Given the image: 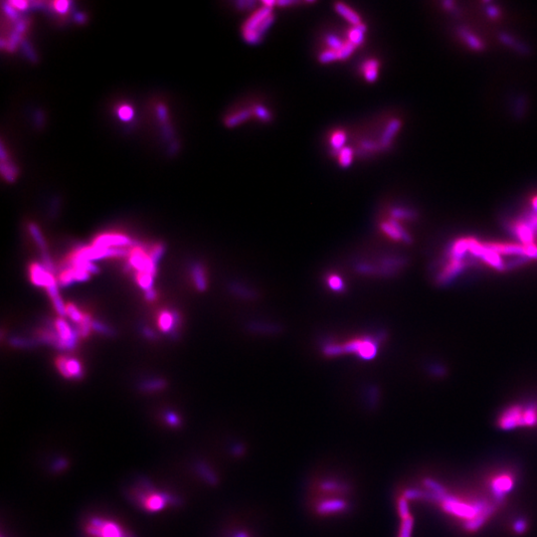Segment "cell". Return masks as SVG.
<instances>
[{
    "label": "cell",
    "mask_w": 537,
    "mask_h": 537,
    "mask_svg": "<svg viewBox=\"0 0 537 537\" xmlns=\"http://www.w3.org/2000/svg\"><path fill=\"white\" fill-rule=\"evenodd\" d=\"M523 412L524 410L518 406L508 408L500 418V427L503 430H511L517 427L525 426Z\"/></svg>",
    "instance_id": "cell-8"
},
{
    "label": "cell",
    "mask_w": 537,
    "mask_h": 537,
    "mask_svg": "<svg viewBox=\"0 0 537 537\" xmlns=\"http://www.w3.org/2000/svg\"><path fill=\"white\" fill-rule=\"evenodd\" d=\"M495 510V507L492 505L490 506L487 510H485L484 512L482 513H480V515H478L477 517H475L474 518L470 519L465 522L464 524V527L468 529L469 531H476L478 530L485 521L486 519L490 517V515L494 512Z\"/></svg>",
    "instance_id": "cell-20"
},
{
    "label": "cell",
    "mask_w": 537,
    "mask_h": 537,
    "mask_svg": "<svg viewBox=\"0 0 537 537\" xmlns=\"http://www.w3.org/2000/svg\"><path fill=\"white\" fill-rule=\"evenodd\" d=\"M413 524H414V519H413L412 517H410L406 519H403L402 525H401V528H400L399 537H411Z\"/></svg>",
    "instance_id": "cell-37"
},
{
    "label": "cell",
    "mask_w": 537,
    "mask_h": 537,
    "mask_svg": "<svg viewBox=\"0 0 537 537\" xmlns=\"http://www.w3.org/2000/svg\"><path fill=\"white\" fill-rule=\"evenodd\" d=\"M296 3V1H292V0H279V1H277V5L278 6H281V7H285V6H289V5H293Z\"/></svg>",
    "instance_id": "cell-52"
},
{
    "label": "cell",
    "mask_w": 537,
    "mask_h": 537,
    "mask_svg": "<svg viewBox=\"0 0 537 537\" xmlns=\"http://www.w3.org/2000/svg\"><path fill=\"white\" fill-rule=\"evenodd\" d=\"M178 322V315L177 314L169 313L167 311L161 312L158 317V324L159 328L162 332L165 333H171Z\"/></svg>",
    "instance_id": "cell-17"
},
{
    "label": "cell",
    "mask_w": 537,
    "mask_h": 537,
    "mask_svg": "<svg viewBox=\"0 0 537 537\" xmlns=\"http://www.w3.org/2000/svg\"><path fill=\"white\" fill-rule=\"evenodd\" d=\"M443 508L445 511L451 513V515L457 516L459 518H463L468 520L474 518L480 513L484 512L487 510L490 506L484 501H476L474 503H465L463 501L458 500L457 499L450 497L447 495V497L443 500L442 501Z\"/></svg>",
    "instance_id": "cell-2"
},
{
    "label": "cell",
    "mask_w": 537,
    "mask_h": 537,
    "mask_svg": "<svg viewBox=\"0 0 537 537\" xmlns=\"http://www.w3.org/2000/svg\"><path fill=\"white\" fill-rule=\"evenodd\" d=\"M380 340L374 337H364L358 338L352 341H348L343 345L337 343H329L323 347V352L326 355H338L343 352H352L355 353L359 358L369 359L374 357L377 349L378 342Z\"/></svg>",
    "instance_id": "cell-1"
},
{
    "label": "cell",
    "mask_w": 537,
    "mask_h": 537,
    "mask_svg": "<svg viewBox=\"0 0 537 537\" xmlns=\"http://www.w3.org/2000/svg\"><path fill=\"white\" fill-rule=\"evenodd\" d=\"M55 330L59 338L58 348L72 350L76 347L80 335L78 330H73L69 323L61 317L55 320Z\"/></svg>",
    "instance_id": "cell-4"
},
{
    "label": "cell",
    "mask_w": 537,
    "mask_h": 537,
    "mask_svg": "<svg viewBox=\"0 0 537 537\" xmlns=\"http://www.w3.org/2000/svg\"><path fill=\"white\" fill-rule=\"evenodd\" d=\"M155 297H156V293H155L152 289L149 290V291H148V292L146 293V298H147L148 300L152 301V300L155 299Z\"/></svg>",
    "instance_id": "cell-54"
},
{
    "label": "cell",
    "mask_w": 537,
    "mask_h": 537,
    "mask_svg": "<svg viewBox=\"0 0 537 537\" xmlns=\"http://www.w3.org/2000/svg\"><path fill=\"white\" fill-rule=\"evenodd\" d=\"M401 127H402V123L399 119H393L388 123L379 142L381 148L387 149L390 148L394 137L396 136L397 133H398Z\"/></svg>",
    "instance_id": "cell-12"
},
{
    "label": "cell",
    "mask_w": 537,
    "mask_h": 537,
    "mask_svg": "<svg viewBox=\"0 0 537 537\" xmlns=\"http://www.w3.org/2000/svg\"><path fill=\"white\" fill-rule=\"evenodd\" d=\"M326 44H328V46H329L331 50L339 51L343 47L344 42L340 38H338L336 35L329 34L328 36H326Z\"/></svg>",
    "instance_id": "cell-31"
},
{
    "label": "cell",
    "mask_w": 537,
    "mask_h": 537,
    "mask_svg": "<svg viewBox=\"0 0 537 537\" xmlns=\"http://www.w3.org/2000/svg\"><path fill=\"white\" fill-rule=\"evenodd\" d=\"M165 382L162 380H151L148 381L143 385V388L146 390H155V389H161L165 387Z\"/></svg>",
    "instance_id": "cell-46"
},
{
    "label": "cell",
    "mask_w": 537,
    "mask_h": 537,
    "mask_svg": "<svg viewBox=\"0 0 537 537\" xmlns=\"http://www.w3.org/2000/svg\"><path fill=\"white\" fill-rule=\"evenodd\" d=\"M379 67L380 63L376 59H369L362 64L361 71L365 80L368 83H374L377 80L379 74Z\"/></svg>",
    "instance_id": "cell-16"
},
{
    "label": "cell",
    "mask_w": 537,
    "mask_h": 537,
    "mask_svg": "<svg viewBox=\"0 0 537 537\" xmlns=\"http://www.w3.org/2000/svg\"><path fill=\"white\" fill-rule=\"evenodd\" d=\"M253 111H254V115H256L257 118L260 119L262 122L269 123L273 120V115H272L271 111L267 108H265L264 106L256 105L253 108Z\"/></svg>",
    "instance_id": "cell-28"
},
{
    "label": "cell",
    "mask_w": 537,
    "mask_h": 537,
    "mask_svg": "<svg viewBox=\"0 0 537 537\" xmlns=\"http://www.w3.org/2000/svg\"><path fill=\"white\" fill-rule=\"evenodd\" d=\"M262 5L273 9L277 5V1H275V0H264V1H262Z\"/></svg>",
    "instance_id": "cell-53"
},
{
    "label": "cell",
    "mask_w": 537,
    "mask_h": 537,
    "mask_svg": "<svg viewBox=\"0 0 537 537\" xmlns=\"http://www.w3.org/2000/svg\"><path fill=\"white\" fill-rule=\"evenodd\" d=\"M326 285L333 292H341L344 289L343 279L336 275H331L326 278Z\"/></svg>",
    "instance_id": "cell-30"
},
{
    "label": "cell",
    "mask_w": 537,
    "mask_h": 537,
    "mask_svg": "<svg viewBox=\"0 0 537 537\" xmlns=\"http://www.w3.org/2000/svg\"><path fill=\"white\" fill-rule=\"evenodd\" d=\"M29 231L31 233L32 237L34 238L35 242L37 243V245L41 248V249H45L46 248V243H45V240L41 234L40 230L38 229V227L35 225V224H30L29 225Z\"/></svg>",
    "instance_id": "cell-36"
},
{
    "label": "cell",
    "mask_w": 537,
    "mask_h": 537,
    "mask_svg": "<svg viewBox=\"0 0 537 537\" xmlns=\"http://www.w3.org/2000/svg\"><path fill=\"white\" fill-rule=\"evenodd\" d=\"M334 9L342 18H344L352 26H357V25H360L361 23H363L360 15L356 11H354L352 7H349L347 4L343 2H335Z\"/></svg>",
    "instance_id": "cell-13"
},
{
    "label": "cell",
    "mask_w": 537,
    "mask_h": 537,
    "mask_svg": "<svg viewBox=\"0 0 537 537\" xmlns=\"http://www.w3.org/2000/svg\"><path fill=\"white\" fill-rule=\"evenodd\" d=\"M192 276H193V281L197 290L201 292L205 291L207 287V281H206L205 271L201 265L196 264L192 267Z\"/></svg>",
    "instance_id": "cell-21"
},
{
    "label": "cell",
    "mask_w": 537,
    "mask_h": 537,
    "mask_svg": "<svg viewBox=\"0 0 537 537\" xmlns=\"http://www.w3.org/2000/svg\"><path fill=\"white\" fill-rule=\"evenodd\" d=\"M11 343L15 346H18V347H28V346L32 345L31 341H28V340H25V339H20V338L11 339Z\"/></svg>",
    "instance_id": "cell-48"
},
{
    "label": "cell",
    "mask_w": 537,
    "mask_h": 537,
    "mask_svg": "<svg viewBox=\"0 0 537 537\" xmlns=\"http://www.w3.org/2000/svg\"><path fill=\"white\" fill-rule=\"evenodd\" d=\"M257 6V2L255 0H239L236 2L237 9L241 11H250L254 10Z\"/></svg>",
    "instance_id": "cell-41"
},
{
    "label": "cell",
    "mask_w": 537,
    "mask_h": 537,
    "mask_svg": "<svg viewBox=\"0 0 537 537\" xmlns=\"http://www.w3.org/2000/svg\"><path fill=\"white\" fill-rule=\"evenodd\" d=\"M513 486V481L508 476H501L494 480L493 481V493L495 497L499 500H501L505 495H507Z\"/></svg>",
    "instance_id": "cell-15"
},
{
    "label": "cell",
    "mask_w": 537,
    "mask_h": 537,
    "mask_svg": "<svg viewBox=\"0 0 537 537\" xmlns=\"http://www.w3.org/2000/svg\"><path fill=\"white\" fill-rule=\"evenodd\" d=\"M66 366L69 373V378H80L83 375V370L80 362L74 358H66Z\"/></svg>",
    "instance_id": "cell-23"
},
{
    "label": "cell",
    "mask_w": 537,
    "mask_h": 537,
    "mask_svg": "<svg viewBox=\"0 0 537 537\" xmlns=\"http://www.w3.org/2000/svg\"><path fill=\"white\" fill-rule=\"evenodd\" d=\"M513 528H515L516 532L518 533H523L526 529V522L522 519H518V521L515 522V524H513Z\"/></svg>",
    "instance_id": "cell-49"
},
{
    "label": "cell",
    "mask_w": 537,
    "mask_h": 537,
    "mask_svg": "<svg viewBox=\"0 0 537 537\" xmlns=\"http://www.w3.org/2000/svg\"><path fill=\"white\" fill-rule=\"evenodd\" d=\"M92 329H94L95 331H97L98 333H103V334H107V335H111L112 334V331L109 328V326L103 324L100 321H93Z\"/></svg>",
    "instance_id": "cell-45"
},
{
    "label": "cell",
    "mask_w": 537,
    "mask_h": 537,
    "mask_svg": "<svg viewBox=\"0 0 537 537\" xmlns=\"http://www.w3.org/2000/svg\"><path fill=\"white\" fill-rule=\"evenodd\" d=\"M233 537H249V535L244 531H239V532H236Z\"/></svg>",
    "instance_id": "cell-56"
},
{
    "label": "cell",
    "mask_w": 537,
    "mask_h": 537,
    "mask_svg": "<svg viewBox=\"0 0 537 537\" xmlns=\"http://www.w3.org/2000/svg\"><path fill=\"white\" fill-rule=\"evenodd\" d=\"M53 300V305H54V308L56 310V312L61 315V316H64V315H67V307H65L64 302L61 298V296H57L55 298L52 299Z\"/></svg>",
    "instance_id": "cell-44"
},
{
    "label": "cell",
    "mask_w": 537,
    "mask_h": 537,
    "mask_svg": "<svg viewBox=\"0 0 537 537\" xmlns=\"http://www.w3.org/2000/svg\"><path fill=\"white\" fill-rule=\"evenodd\" d=\"M59 282L62 287H68L71 284H73L74 282H76L74 269L72 267H69L68 269L64 270L59 277Z\"/></svg>",
    "instance_id": "cell-27"
},
{
    "label": "cell",
    "mask_w": 537,
    "mask_h": 537,
    "mask_svg": "<svg viewBox=\"0 0 537 537\" xmlns=\"http://www.w3.org/2000/svg\"><path fill=\"white\" fill-rule=\"evenodd\" d=\"M398 512L399 516L402 519H406L410 518V511H409V505H408V500L405 498H401L398 501Z\"/></svg>",
    "instance_id": "cell-40"
},
{
    "label": "cell",
    "mask_w": 537,
    "mask_h": 537,
    "mask_svg": "<svg viewBox=\"0 0 537 537\" xmlns=\"http://www.w3.org/2000/svg\"><path fill=\"white\" fill-rule=\"evenodd\" d=\"M318 61L321 64H330V63H333L334 61H338L337 52L333 51V50H331V49L325 50V51H323L319 54Z\"/></svg>",
    "instance_id": "cell-32"
},
{
    "label": "cell",
    "mask_w": 537,
    "mask_h": 537,
    "mask_svg": "<svg viewBox=\"0 0 537 537\" xmlns=\"http://www.w3.org/2000/svg\"><path fill=\"white\" fill-rule=\"evenodd\" d=\"M119 114H120V116L122 119L129 120L130 118V115H131V110L128 107H123V108L120 109Z\"/></svg>",
    "instance_id": "cell-51"
},
{
    "label": "cell",
    "mask_w": 537,
    "mask_h": 537,
    "mask_svg": "<svg viewBox=\"0 0 537 537\" xmlns=\"http://www.w3.org/2000/svg\"><path fill=\"white\" fill-rule=\"evenodd\" d=\"M163 253H165V247H163V245H156L150 251V253H149L150 259L152 260V262L155 265H157V263L159 262V259L161 258V256L163 255Z\"/></svg>",
    "instance_id": "cell-42"
},
{
    "label": "cell",
    "mask_w": 537,
    "mask_h": 537,
    "mask_svg": "<svg viewBox=\"0 0 537 537\" xmlns=\"http://www.w3.org/2000/svg\"><path fill=\"white\" fill-rule=\"evenodd\" d=\"M144 334H146V335H147L148 337H149V338H152V337L154 336V335H153V333H152L150 330H148V329H145V330H144Z\"/></svg>",
    "instance_id": "cell-55"
},
{
    "label": "cell",
    "mask_w": 537,
    "mask_h": 537,
    "mask_svg": "<svg viewBox=\"0 0 537 537\" xmlns=\"http://www.w3.org/2000/svg\"><path fill=\"white\" fill-rule=\"evenodd\" d=\"M356 48H357L356 46L353 45L352 42H349L348 40L345 41L343 47L339 51H336L337 56H338V61H344V60L348 59L350 56H352L354 53Z\"/></svg>",
    "instance_id": "cell-29"
},
{
    "label": "cell",
    "mask_w": 537,
    "mask_h": 537,
    "mask_svg": "<svg viewBox=\"0 0 537 537\" xmlns=\"http://www.w3.org/2000/svg\"><path fill=\"white\" fill-rule=\"evenodd\" d=\"M86 533L89 537H131L121 524L101 518L89 520Z\"/></svg>",
    "instance_id": "cell-3"
},
{
    "label": "cell",
    "mask_w": 537,
    "mask_h": 537,
    "mask_svg": "<svg viewBox=\"0 0 537 537\" xmlns=\"http://www.w3.org/2000/svg\"><path fill=\"white\" fill-rule=\"evenodd\" d=\"M461 32H462V35H463L464 41L468 43L471 46V47H473L475 49L482 48V43L477 37H475L474 35H472L471 33H469L468 31H465L463 29H462Z\"/></svg>",
    "instance_id": "cell-34"
},
{
    "label": "cell",
    "mask_w": 537,
    "mask_h": 537,
    "mask_svg": "<svg viewBox=\"0 0 537 537\" xmlns=\"http://www.w3.org/2000/svg\"><path fill=\"white\" fill-rule=\"evenodd\" d=\"M253 115H254L253 109L242 110V111H240L236 113H233V114H230L229 116H227L226 120H225V125L228 128H234V127H237V126L243 124L244 122L250 120Z\"/></svg>",
    "instance_id": "cell-18"
},
{
    "label": "cell",
    "mask_w": 537,
    "mask_h": 537,
    "mask_svg": "<svg viewBox=\"0 0 537 537\" xmlns=\"http://www.w3.org/2000/svg\"><path fill=\"white\" fill-rule=\"evenodd\" d=\"M130 267L136 270L137 273H148L153 276L156 274V265L150 259L149 254H147L139 246L134 247L130 253Z\"/></svg>",
    "instance_id": "cell-5"
},
{
    "label": "cell",
    "mask_w": 537,
    "mask_h": 537,
    "mask_svg": "<svg viewBox=\"0 0 537 537\" xmlns=\"http://www.w3.org/2000/svg\"><path fill=\"white\" fill-rule=\"evenodd\" d=\"M130 244V239L124 235L104 234L95 239L93 246L99 248H125Z\"/></svg>",
    "instance_id": "cell-9"
},
{
    "label": "cell",
    "mask_w": 537,
    "mask_h": 537,
    "mask_svg": "<svg viewBox=\"0 0 537 537\" xmlns=\"http://www.w3.org/2000/svg\"><path fill=\"white\" fill-rule=\"evenodd\" d=\"M42 259H43V263H44V267L45 269L53 273L54 270H55V267H54V264L52 263L50 257L46 254V253H43V256H42Z\"/></svg>",
    "instance_id": "cell-47"
},
{
    "label": "cell",
    "mask_w": 537,
    "mask_h": 537,
    "mask_svg": "<svg viewBox=\"0 0 537 537\" xmlns=\"http://www.w3.org/2000/svg\"><path fill=\"white\" fill-rule=\"evenodd\" d=\"M348 508V504L341 500H330L321 501L317 505V511L320 515H333L343 512Z\"/></svg>",
    "instance_id": "cell-14"
},
{
    "label": "cell",
    "mask_w": 537,
    "mask_h": 537,
    "mask_svg": "<svg viewBox=\"0 0 537 537\" xmlns=\"http://www.w3.org/2000/svg\"><path fill=\"white\" fill-rule=\"evenodd\" d=\"M390 215H391V218L395 220H400V219L410 220V219H414L415 217V213L412 211V210H409L406 208H400V207L391 209Z\"/></svg>",
    "instance_id": "cell-25"
},
{
    "label": "cell",
    "mask_w": 537,
    "mask_h": 537,
    "mask_svg": "<svg viewBox=\"0 0 537 537\" xmlns=\"http://www.w3.org/2000/svg\"><path fill=\"white\" fill-rule=\"evenodd\" d=\"M92 323H93V321L91 320V317L89 315H85L83 320L80 323V328L78 329L79 333H80L81 336L86 337L89 334L90 330L92 329Z\"/></svg>",
    "instance_id": "cell-39"
},
{
    "label": "cell",
    "mask_w": 537,
    "mask_h": 537,
    "mask_svg": "<svg viewBox=\"0 0 537 537\" xmlns=\"http://www.w3.org/2000/svg\"><path fill=\"white\" fill-rule=\"evenodd\" d=\"M525 426H534L537 424V412L534 408H527L523 412Z\"/></svg>",
    "instance_id": "cell-35"
},
{
    "label": "cell",
    "mask_w": 537,
    "mask_h": 537,
    "mask_svg": "<svg viewBox=\"0 0 537 537\" xmlns=\"http://www.w3.org/2000/svg\"><path fill=\"white\" fill-rule=\"evenodd\" d=\"M137 500L143 508L149 511H157L168 505L169 499L167 496L154 490H145L138 494Z\"/></svg>",
    "instance_id": "cell-6"
},
{
    "label": "cell",
    "mask_w": 537,
    "mask_h": 537,
    "mask_svg": "<svg viewBox=\"0 0 537 537\" xmlns=\"http://www.w3.org/2000/svg\"><path fill=\"white\" fill-rule=\"evenodd\" d=\"M532 207L534 208V210H537V196H535L532 200Z\"/></svg>",
    "instance_id": "cell-57"
},
{
    "label": "cell",
    "mask_w": 537,
    "mask_h": 537,
    "mask_svg": "<svg viewBox=\"0 0 537 537\" xmlns=\"http://www.w3.org/2000/svg\"><path fill=\"white\" fill-rule=\"evenodd\" d=\"M275 20H276V16L273 13L256 30H254L252 32H248V33H242V37H243L244 41L247 44H250V45L259 44L262 41V39H263L264 35L266 34V32L273 26V24L275 23Z\"/></svg>",
    "instance_id": "cell-11"
},
{
    "label": "cell",
    "mask_w": 537,
    "mask_h": 537,
    "mask_svg": "<svg viewBox=\"0 0 537 537\" xmlns=\"http://www.w3.org/2000/svg\"><path fill=\"white\" fill-rule=\"evenodd\" d=\"M153 278L154 276L148 273H137L136 274V282L138 286L142 289L146 290L147 292L151 290L153 285Z\"/></svg>",
    "instance_id": "cell-26"
},
{
    "label": "cell",
    "mask_w": 537,
    "mask_h": 537,
    "mask_svg": "<svg viewBox=\"0 0 537 537\" xmlns=\"http://www.w3.org/2000/svg\"><path fill=\"white\" fill-rule=\"evenodd\" d=\"M360 147L365 151H377L381 148L380 145L378 143H375L373 141H369V139H364L360 143Z\"/></svg>",
    "instance_id": "cell-43"
},
{
    "label": "cell",
    "mask_w": 537,
    "mask_h": 537,
    "mask_svg": "<svg viewBox=\"0 0 537 537\" xmlns=\"http://www.w3.org/2000/svg\"><path fill=\"white\" fill-rule=\"evenodd\" d=\"M346 143V133L343 130H336L333 133L331 136V146L335 151H339L343 148H345Z\"/></svg>",
    "instance_id": "cell-24"
},
{
    "label": "cell",
    "mask_w": 537,
    "mask_h": 537,
    "mask_svg": "<svg viewBox=\"0 0 537 537\" xmlns=\"http://www.w3.org/2000/svg\"><path fill=\"white\" fill-rule=\"evenodd\" d=\"M167 422H168V424H170L171 426H177L179 424V419L174 413H167Z\"/></svg>",
    "instance_id": "cell-50"
},
{
    "label": "cell",
    "mask_w": 537,
    "mask_h": 537,
    "mask_svg": "<svg viewBox=\"0 0 537 537\" xmlns=\"http://www.w3.org/2000/svg\"><path fill=\"white\" fill-rule=\"evenodd\" d=\"M424 484L430 489V492H432V493H435V494L440 495V496L447 495L446 489L433 480H425Z\"/></svg>",
    "instance_id": "cell-38"
},
{
    "label": "cell",
    "mask_w": 537,
    "mask_h": 537,
    "mask_svg": "<svg viewBox=\"0 0 537 537\" xmlns=\"http://www.w3.org/2000/svg\"><path fill=\"white\" fill-rule=\"evenodd\" d=\"M67 315L73 321L77 323H81L85 315H82L81 312L73 305V303H69L67 306Z\"/></svg>",
    "instance_id": "cell-33"
},
{
    "label": "cell",
    "mask_w": 537,
    "mask_h": 537,
    "mask_svg": "<svg viewBox=\"0 0 537 537\" xmlns=\"http://www.w3.org/2000/svg\"><path fill=\"white\" fill-rule=\"evenodd\" d=\"M273 9L263 6L257 9L245 22L242 26V33L252 32L258 28L262 23L273 14Z\"/></svg>",
    "instance_id": "cell-10"
},
{
    "label": "cell",
    "mask_w": 537,
    "mask_h": 537,
    "mask_svg": "<svg viewBox=\"0 0 537 537\" xmlns=\"http://www.w3.org/2000/svg\"><path fill=\"white\" fill-rule=\"evenodd\" d=\"M367 31V26L364 23H361L360 25L352 26L348 31V41L352 42L356 47L361 46L365 39V33Z\"/></svg>",
    "instance_id": "cell-19"
},
{
    "label": "cell",
    "mask_w": 537,
    "mask_h": 537,
    "mask_svg": "<svg viewBox=\"0 0 537 537\" xmlns=\"http://www.w3.org/2000/svg\"><path fill=\"white\" fill-rule=\"evenodd\" d=\"M338 156V163L339 166L343 168H347L352 165L353 161V150L348 147L343 148L337 152Z\"/></svg>",
    "instance_id": "cell-22"
},
{
    "label": "cell",
    "mask_w": 537,
    "mask_h": 537,
    "mask_svg": "<svg viewBox=\"0 0 537 537\" xmlns=\"http://www.w3.org/2000/svg\"><path fill=\"white\" fill-rule=\"evenodd\" d=\"M31 282L37 287H44L46 289H50L57 286L56 278L53 274L45 269L44 266L33 263L29 269Z\"/></svg>",
    "instance_id": "cell-7"
}]
</instances>
